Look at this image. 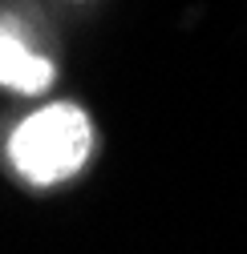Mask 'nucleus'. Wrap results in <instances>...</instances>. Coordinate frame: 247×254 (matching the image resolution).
Masks as SVG:
<instances>
[{
    "label": "nucleus",
    "mask_w": 247,
    "mask_h": 254,
    "mask_svg": "<svg viewBox=\"0 0 247 254\" xmlns=\"http://www.w3.org/2000/svg\"><path fill=\"white\" fill-rule=\"evenodd\" d=\"M57 77V65L49 57L33 53L12 28L0 24V85L4 89H16V93H45Z\"/></svg>",
    "instance_id": "nucleus-2"
},
{
    "label": "nucleus",
    "mask_w": 247,
    "mask_h": 254,
    "mask_svg": "<svg viewBox=\"0 0 247 254\" xmlns=\"http://www.w3.org/2000/svg\"><path fill=\"white\" fill-rule=\"evenodd\" d=\"M94 153V125L81 105L57 101L24 117L8 137V162L28 186L73 178Z\"/></svg>",
    "instance_id": "nucleus-1"
}]
</instances>
